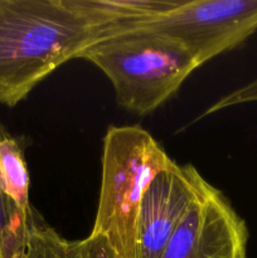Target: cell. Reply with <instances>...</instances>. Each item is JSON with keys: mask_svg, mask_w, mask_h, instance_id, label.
Listing matches in <instances>:
<instances>
[{"mask_svg": "<svg viewBox=\"0 0 257 258\" xmlns=\"http://www.w3.org/2000/svg\"><path fill=\"white\" fill-rule=\"evenodd\" d=\"M117 27L101 0H0V105L17 106Z\"/></svg>", "mask_w": 257, "mask_h": 258, "instance_id": "obj_1", "label": "cell"}, {"mask_svg": "<svg viewBox=\"0 0 257 258\" xmlns=\"http://www.w3.org/2000/svg\"><path fill=\"white\" fill-rule=\"evenodd\" d=\"M111 81L121 107L149 115L170 100L199 68L189 50L160 33L117 27L81 54Z\"/></svg>", "mask_w": 257, "mask_h": 258, "instance_id": "obj_2", "label": "cell"}, {"mask_svg": "<svg viewBox=\"0 0 257 258\" xmlns=\"http://www.w3.org/2000/svg\"><path fill=\"white\" fill-rule=\"evenodd\" d=\"M173 163L141 126H110L106 131L100 198L91 234L105 237L118 258L135 257L136 222L144 194Z\"/></svg>", "mask_w": 257, "mask_h": 258, "instance_id": "obj_3", "label": "cell"}, {"mask_svg": "<svg viewBox=\"0 0 257 258\" xmlns=\"http://www.w3.org/2000/svg\"><path fill=\"white\" fill-rule=\"evenodd\" d=\"M126 27L173 38L201 67L256 32L257 0H183L171 12Z\"/></svg>", "mask_w": 257, "mask_h": 258, "instance_id": "obj_4", "label": "cell"}, {"mask_svg": "<svg viewBox=\"0 0 257 258\" xmlns=\"http://www.w3.org/2000/svg\"><path fill=\"white\" fill-rule=\"evenodd\" d=\"M212 186L190 164L174 161L161 170L146 189L139 208L134 258H161L191 207Z\"/></svg>", "mask_w": 257, "mask_h": 258, "instance_id": "obj_5", "label": "cell"}, {"mask_svg": "<svg viewBox=\"0 0 257 258\" xmlns=\"http://www.w3.org/2000/svg\"><path fill=\"white\" fill-rule=\"evenodd\" d=\"M248 228L219 189L190 208L161 258H247Z\"/></svg>", "mask_w": 257, "mask_h": 258, "instance_id": "obj_6", "label": "cell"}, {"mask_svg": "<svg viewBox=\"0 0 257 258\" xmlns=\"http://www.w3.org/2000/svg\"><path fill=\"white\" fill-rule=\"evenodd\" d=\"M0 186L8 198L23 212H32L30 179L22 141L8 133L0 138Z\"/></svg>", "mask_w": 257, "mask_h": 258, "instance_id": "obj_7", "label": "cell"}, {"mask_svg": "<svg viewBox=\"0 0 257 258\" xmlns=\"http://www.w3.org/2000/svg\"><path fill=\"white\" fill-rule=\"evenodd\" d=\"M0 118V138L5 133ZM38 212H23L10 201L0 186V258H23L30 228Z\"/></svg>", "mask_w": 257, "mask_h": 258, "instance_id": "obj_8", "label": "cell"}, {"mask_svg": "<svg viewBox=\"0 0 257 258\" xmlns=\"http://www.w3.org/2000/svg\"><path fill=\"white\" fill-rule=\"evenodd\" d=\"M71 241L63 238L38 214L30 228L23 258H68Z\"/></svg>", "mask_w": 257, "mask_h": 258, "instance_id": "obj_9", "label": "cell"}, {"mask_svg": "<svg viewBox=\"0 0 257 258\" xmlns=\"http://www.w3.org/2000/svg\"><path fill=\"white\" fill-rule=\"evenodd\" d=\"M248 102H257V78L251 81L249 83H247V85L232 91L231 93L223 96L222 98H219V100L216 101L208 110L204 111V113L201 116V118L204 117V116L212 115V113L214 112H218V111L221 110H224V108L227 107H232V106L242 105V103Z\"/></svg>", "mask_w": 257, "mask_h": 258, "instance_id": "obj_10", "label": "cell"}, {"mask_svg": "<svg viewBox=\"0 0 257 258\" xmlns=\"http://www.w3.org/2000/svg\"><path fill=\"white\" fill-rule=\"evenodd\" d=\"M81 243L85 258H118L107 239L101 234H90Z\"/></svg>", "mask_w": 257, "mask_h": 258, "instance_id": "obj_11", "label": "cell"}, {"mask_svg": "<svg viewBox=\"0 0 257 258\" xmlns=\"http://www.w3.org/2000/svg\"><path fill=\"white\" fill-rule=\"evenodd\" d=\"M68 258H85L83 257V249H82V243H81V241L71 242L70 254H68Z\"/></svg>", "mask_w": 257, "mask_h": 258, "instance_id": "obj_12", "label": "cell"}]
</instances>
